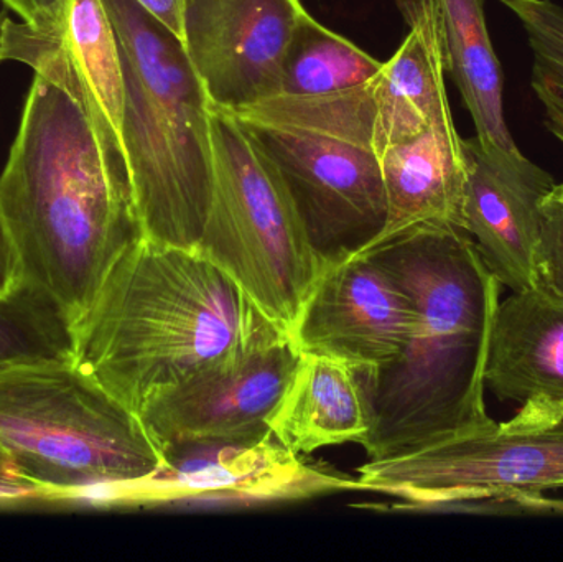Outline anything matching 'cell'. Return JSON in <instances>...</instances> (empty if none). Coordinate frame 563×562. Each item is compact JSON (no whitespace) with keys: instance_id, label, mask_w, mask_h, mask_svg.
<instances>
[{"instance_id":"cell-11","label":"cell","mask_w":563,"mask_h":562,"mask_svg":"<svg viewBox=\"0 0 563 562\" xmlns=\"http://www.w3.org/2000/svg\"><path fill=\"white\" fill-rule=\"evenodd\" d=\"M0 56L25 63L63 89L85 112L109 164L129 175L122 144L124 65L102 0H63L58 16L48 22L5 19Z\"/></svg>"},{"instance_id":"cell-16","label":"cell","mask_w":563,"mask_h":562,"mask_svg":"<svg viewBox=\"0 0 563 562\" xmlns=\"http://www.w3.org/2000/svg\"><path fill=\"white\" fill-rule=\"evenodd\" d=\"M269 428L274 441L291 455L344 442L363 444L373 429L363 376L338 360L300 353Z\"/></svg>"},{"instance_id":"cell-23","label":"cell","mask_w":563,"mask_h":562,"mask_svg":"<svg viewBox=\"0 0 563 562\" xmlns=\"http://www.w3.org/2000/svg\"><path fill=\"white\" fill-rule=\"evenodd\" d=\"M56 505H63V500L55 491L23 475L0 451V510Z\"/></svg>"},{"instance_id":"cell-1","label":"cell","mask_w":563,"mask_h":562,"mask_svg":"<svg viewBox=\"0 0 563 562\" xmlns=\"http://www.w3.org/2000/svg\"><path fill=\"white\" fill-rule=\"evenodd\" d=\"M371 251L412 296L417 319L399 359L361 375L373 412L361 444L369 461L492 425L485 375L503 286L475 241L460 228L423 227Z\"/></svg>"},{"instance_id":"cell-9","label":"cell","mask_w":563,"mask_h":562,"mask_svg":"<svg viewBox=\"0 0 563 562\" xmlns=\"http://www.w3.org/2000/svg\"><path fill=\"white\" fill-rule=\"evenodd\" d=\"M300 352L288 333L221 360L152 396L139 418L162 452L256 449L273 438L269 419Z\"/></svg>"},{"instance_id":"cell-8","label":"cell","mask_w":563,"mask_h":562,"mask_svg":"<svg viewBox=\"0 0 563 562\" xmlns=\"http://www.w3.org/2000/svg\"><path fill=\"white\" fill-rule=\"evenodd\" d=\"M354 487L409 507L473 502L539 505L563 491V405L531 399L515 418L361 465Z\"/></svg>"},{"instance_id":"cell-2","label":"cell","mask_w":563,"mask_h":562,"mask_svg":"<svg viewBox=\"0 0 563 562\" xmlns=\"http://www.w3.org/2000/svg\"><path fill=\"white\" fill-rule=\"evenodd\" d=\"M0 214L22 279L78 322L142 236L131 178L109 164L85 112L35 76L0 175Z\"/></svg>"},{"instance_id":"cell-19","label":"cell","mask_w":563,"mask_h":562,"mask_svg":"<svg viewBox=\"0 0 563 562\" xmlns=\"http://www.w3.org/2000/svg\"><path fill=\"white\" fill-rule=\"evenodd\" d=\"M384 63L303 13L282 65L279 95L327 96L369 85Z\"/></svg>"},{"instance_id":"cell-27","label":"cell","mask_w":563,"mask_h":562,"mask_svg":"<svg viewBox=\"0 0 563 562\" xmlns=\"http://www.w3.org/2000/svg\"><path fill=\"white\" fill-rule=\"evenodd\" d=\"M3 23H5V16L0 12V52H2ZM0 62H2V56H0Z\"/></svg>"},{"instance_id":"cell-15","label":"cell","mask_w":563,"mask_h":562,"mask_svg":"<svg viewBox=\"0 0 563 562\" xmlns=\"http://www.w3.org/2000/svg\"><path fill=\"white\" fill-rule=\"evenodd\" d=\"M397 5L409 33L374 79V145L379 157L386 148L422 134L450 106L437 0H399Z\"/></svg>"},{"instance_id":"cell-12","label":"cell","mask_w":563,"mask_h":562,"mask_svg":"<svg viewBox=\"0 0 563 562\" xmlns=\"http://www.w3.org/2000/svg\"><path fill=\"white\" fill-rule=\"evenodd\" d=\"M300 0H184V46L214 108L236 111L279 95Z\"/></svg>"},{"instance_id":"cell-14","label":"cell","mask_w":563,"mask_h":562,"mask_svg":"<svg viewBox=\"0 0 563 562\" xmlns=\"http://www.w3.org/2000/svg\"><path fill=\"white\" fill-rule=\"evenodd\" d=\"M379 158L386 223L366 251L417 228L463 230L465 152L450 106L433 118L422 134L386 148Z\"/></svg>"},{"instance_id":"cell-7","label":"cell","mask_w":563,"mask_h":562,"mask_svg":"<svg viewBox=\"0 0 563 562\" xmlns=\"http://www.w3.org/2000/svg\"><path fill=\"white\" fill-rule=\"evenodd\" d=\"M211 200L197 250L290 335L323 271L287 185L227 109L210 108Z\"/></svg>"},{"instance_id":"cell-20","label":"cell","mask_w":563,"mask_h":562,"mask_svg":"<svg viewBox=\"0 0 563 562\" xmlns=\"http://www.w3.org/2000/svg\"><path fill=\"white\" fill-rule=\"evenodd\" d=\"M75 360V323L46 290L22 279L0 296V370Z\"/></svg>"},{"instance_id":"cell-6","label":"cell","mask_w":563,"mask_h":562,"mask_svg":"<svg viewBox=\"0 0 563 562\" xmlns=\"http://www.w3.org/2000/svg\"><path fill=\"white\" fill-rule=\"evenodd\" d=\"M0 451L63 505L167 471L139 415L75 360L0 370Z\"/></svg>"},{"instance_id":"cell-24","label":"cell","mask_w":563,"mask_h":562,"mask_svg":"<svg viewBox=\"0 0 563 562\" xmlns=\"http://www.w3.org/2000/svg\"><path fill=\"white\" fill-rule=\"evenodd\" d=\"M22 283L19 254L0 214V296L12 293Z\"/></svg>"},{"instance_id":"cell-4","label":"cell","mask_w":563,"mask_h":562,"mask_svg":"<svg viewBox=\"0 0 563 562\" xmlns=\"http://www.w3.org/2000/svg\"><path fill=\"white\" fill-rule=\"evenodd\" d=\"M125 75L122 144L142 236L197 250L211 200V102L184 42L137 0H102Z\"/></svg>"},{"instance_id":"cell-26","label":"cell","mask_w":563,"mask_h":562,"mask_svg":"<svg viewBox=\"0 0 563 562\" xmlns=\"http://www.w3.org/2000/svg\"><path fill=\"white\" fill-rule=\"evenodd\" d=\"M184 42V0H137Z\"/></svg>"},{"instance_id":"cell-5","label":"cell","mask_w":563,"mask_h":562,"mask_svg":"<svg viewBox=\"0 0 563 562\" xmlns=\"http://www.w3.org/2000/svg\"><path fill=\"white\" fill-rule=\"evenodd\" d=\"M230 112L279 172L324 266L364 253L387 214L374 81L327 96L277 95Z\"/></svg>"},{"instance_id":"cell-22","label":"cell","mask_w":563,"mask_h":562,"mask_svg":"<svg viewBox=\"0 0 563 562\" xmlns=\"http://www.w3.org/2000/svg\"><path fill=\"white\" fill-rule=\"evenodd\" d=\"M532 289L563 306V184L545 197L532 260Z\"/></svg>"},{"instance_id":"cell-10","label":"cell","mask_w":563,"mask_h":562,"mask_svg":"<svg viewBox=\"0 0 563 562\" xmlns=\"http://www.w3.org/2000/svg\"><path fill=\"white\" fill-rule=\"evenodd\" d=\"M417 310L397 274L374 251L328 263L290 330L300 353L328 356L373 376L409 342Z\"/></svg>"},{"instance_id":"cell-25","label":"cell","mask_w":563,"mask_h":562,"mask_svg":"<svg viewBox=\"0 0 563 562\" xmlns=\"http://www.w3.org/2000/svg\"><path fill=\"white\" fill-rule=\"evenodd\" d=\"M26 23H42L58 16L63 0H2Z\"/></svg>"},{"instance_id":"cell-21","label":"cell","mask_w":563,"mask_h":562,"mask_svg":"<svg viewBox=\"0 0 563 562\" xmlns=\"http://www.w3.org/2000/svg\"><path fill=\"white\" fill-rule=\"evenodd\" d=\"M518 16L532 49L531 86L545 128L563 144V7L552 0H499Z\"/></svg>"},{"instance_id":"cell-18","label":"cell","mask_w":563,"mask_h":562,"mask_svg":"<svg viewBox=\"0 0 563 562\" xmlns=\"http://www.w3.org/2000/svg\"><path fill=\"white\" fill-rule=\"evenodd\" d=\"M486 0H437L446 73L475 122L476 135L505 151H518L505 118V76L493 48Z\"/></svg>"},{"instance_id":"cell-3","label":"cell","mask_w":563,"mask_h":562,"mask_svg":"<svg viewBox=\"0 0 563 562\" xmlns=\"http://www.w3.org/2000/svg\"><path fill=\"white\" fill-rule=\"evenodd\" d=\"M287 333L198 250L141 238L75 326V362L135 415L200 370Z\"/></svg>"},{"instance_id":"cell-17","label":"cell","mask_w":563,"mask_h":562,"mask_svg":"<svg viewBox=\"0 0 563 562\" xmlns=\"http://www.w3.org/2000/svg\"><path fill=\"white\" fill-rule=\"evenodd\" d=\"M485 379L501 401L563 405V306L534 289L501 300Z\"/></svg>"},{"instance_id":"cell-13","label":"cell","mask_w":563,"mask_h":562,"mask_svg":"<svg viewBox=\"0 0 563 562\" xmlns=\"http://www.w3.org/2000/svg\"><path fill=\"white\" fill-rule=\"evenodd\" d=\"M463 231L503 287L512 293L532 289L542 201L558 181L519 148L505 151L478 135L463 139Z\"/></svg>"}]
</instances>
